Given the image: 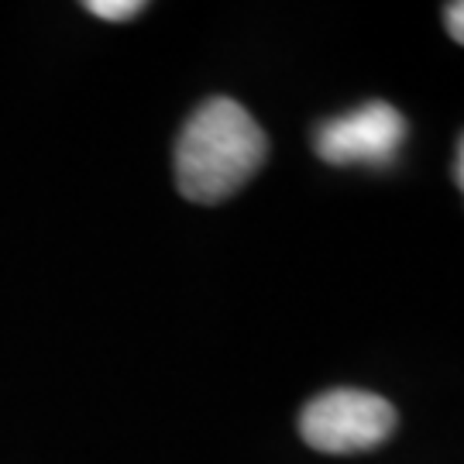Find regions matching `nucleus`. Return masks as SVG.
<instances>
[{"mask_svg":"<svg viewBox=\"0 0 464 464\" xmlns=\"http://www.w3.org/2000/svg\"><path fill=\"white\" fill-rule=\"evenodd\" d=\"M396 430L389 399L362 389H334L306 402L299 416L303 440L320 454H358L385 444Z\"/></svg>","mask_w":464,"mask_h":464,"instance_id":"obj_2","label":"nucleus"},{"mask_svg":"<svg viewBox=\"0 0 464 464\" xmlns=\"http://www.w3.org/2000/svg\"><path fill=\"white\" fill-rule=\"evenodd\" d=\"M406 141V121L392 103L372 100L365 107L320 124L314 145L331 166H389Z\"/></svg>","mask_w":464,"mask_h":464,"instance_id":"obj_3","label":"nucleus"},{"mask_svg":"<svg viewBox=\"0 0 464 464\" xmlns=\"http://www.w3.org/2000/svg\"><path fill=\"white\" fill-rule=\"evenodd\" d=\"M86 11L103 17V21H128V17L141 14L145 4H141V0H90Z\"/></svg>","mask_w":464,"mask_h":464,"instance_id":"obj_4","label":"nucleus"},{"mask_svg":"<svg viewBox=\"0 0 464 464\" xmlns=\"http://www.w3.org/2000/svg\"><path fill=\"white\" fill-rule=\"evenodd\" d=\"M454 183L458 189L464 186V141H458V151H454Z\"/></svg>","mask_w":464,"mask_h":464,"instance_id":"obj_6","label":"nucleus"},{"mask_svg":"<svg viewBox=\"0 0 464 464\" xmlns=\"http://www.w3.org/2000/svg\"><path fill=\"white\" fill-rule=\"evenodd\" d=\"M268 138L231 97L203 100L176 141V186L193 203L234 197L262 169Z\"/></svg>","mask_w":464,"mask_h":464,"instance_id":"obj_1","label":"nucleus"},{"mask_svg":"<svg viewBox=\"0 0 464 464\" xmlns=\"http://www.w3.org/2000/svg\"><path fill=\"white\" fill-rule=\"evenodd\" d=\"M444 21H448V32H450V38L461 45L464 42V7L454 0V4H448L444 7Z\"/></svg>","mask_w":464,"mask_h":464,"instance_id":"obj_5","label":"nucleus"}]
</instances>
